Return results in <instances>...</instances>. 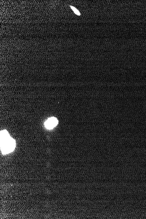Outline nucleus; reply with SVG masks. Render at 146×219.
<instances>
[{"label":"nucleus","mask_w":146,"mask_h":219,"mask_svg":"<svg viewBox=\"0 0 146 219\" xmlns=\"http://www.w3.org/2000/svg\"><path fill=\"white\" fill-rule=\"evenodd\" d=\"M15 147V140L10 137L6 130L1 132V149L3 154L12 152Z\"/></svg>","instance_id":"nucleus-1"},{"label":"nucleus","mask_w":146,"mask_h":219,"mask_svg":"<svg viewBox=\"0 0 146 219\" xmlns=\"http://www.w3.org/2000/svg\"><path fill=\"white\" fill-rule=\"evenodd\" d=\"M58 120L55 117L50 118L47 120L45 123V127L47 129H53L57 125Z\"/></svg>","instance_id":"nucleus-2"},{"label":"nucleus","mask_w":146,"mask_h":219,"mask_svg":"<svg viewBox=\"0 0 146 219\" xmlns=\"http://www.w3.org/2000/svg\"><path fill=\"white\" fill-rule=\"evenodd\" d=\"M71 9H72V10L74 11V13H75L77 15H81L80 12L78 10H77L76 8H74V7H73V6H71Z\"/></svg>","instance_id":"nucleus-3"}]
</instances>
